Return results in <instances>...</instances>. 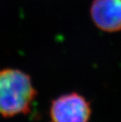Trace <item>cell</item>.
Segmentation results:
<instances>
[{
	"mask_svg": "<svg viewBox=\"0 0 121 122\" xmlns=\"http://www.w3.org/2000/svg\"><path fill=\"white\" fill-rule=\"evenodd\" d=\"M36 94L28 74L14 69L0 70V114L2 117L29 113Z\"/></svg>",
	"mask_w": 121,
	"mask_h": 122,
	"instance_id": "6da1fadb",
	"label": "cell"
},
{
	"mask_svg": "<svg viewBox=\"0 0 121 122\" xmlns=\"http://www.w3.org/2000/svg\"><path fill=\"white\" fill-rule=\"evenodd\" d=\"M91 114L90 102L75 92L61 95L51 103L52 122H88Z\"/></svg>",
	"mask_w": 121,
	"mask_h": 122,
	"instance_id": "7a4b0ae2",
	"label": "cell"
},
{
	"mask_svg": "<svg viewBox=\"0 0 121 122\" xmlns=\"http://www.w3.org/2000/svg\"><path fill=\"white\" fill-rule=\"evenodd\" d=\"M91 15L100 29L108 32L121 30V0H94Z\"/></svg>",
	"mask_w": 121,
	"mask_h": 122,
	"instance_id": "3957f363",
	"label": "cell"
}]
</instances>
